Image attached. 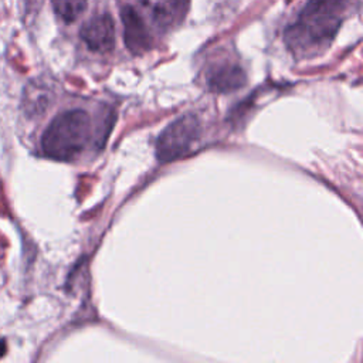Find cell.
Masks as SVG:
<instances>
[{
	"label": "cell",
	"instance_id": "cell-6",
	"mask_svg": "<svg viewBox=\"0 0 363 363\" xmlns=\"http://www.w3.org/2000/svg\"><path fill=\"white\" fill-rule=\"evenodd\" d=\"M189 0H139L142 11L147 18L162 30L169 28L183 16Z\"/></svg>",
	"mask_w": 363,
	"mask_h": 363
},
{
	"label": "cell",
	"instance_id": "cell-9",
	"mask_svg": "<svg viewBox=\"0 0 363 363\" xmlns=\"http://www.w3.org/2000/svg\"><path fill=\"white\" fill-rule=\"evenodd\" d=\"M55 14L65 23L75 21L85 10L86 0H51Z\"/></svg>",
	"mask_w": 363,
	"mask_h": 363
},
{
	"label": "cell",
	"instance_id": "cell-7",
	"mask_svg": "<svg viewBox=\"0 0 363 363\" xmlns=\"http://www.w3.org/2000/svg\"><path fill=\"white\" fill-rule=\"evenodd\" d=\"M245 72L237 64H221L214 67L208 77L207 84L216 92H231L245 84Z\"/></svg>",
	"mask_w": 363,
	"mask_h": 363
},
{
	"label": "cell",
	"instance_id": "cell-5",
	"mask_svg": "<svg viewBox=\"0 0 363 363\" xmlns=\"http://www.w3.org/2000/svg\"><path fill=\"white\" fill-rule=\"evenodd\" d=\"M123 24V40L133 54H142L150 47V35L140 14L132 7L125 6L121 10Z\"/></svg>",
	"mask_w": 363,
	"mask_h": 363
},
{
	"label": "cell",
	"instance_id": "cell-1",
	"mask_svg": "<svg viewBox=\"0 0 363 363\" xmlns=\"http://www.w3.org/2000/svg\"><path fill=\"white\" fill-rule=\"evenodd\" d=\"M347 0H308L298 21L288 28L285 38L294 54L313 55L333 40Z\"/></svg>",
	"mask_w": 363,
	"mask_h": 363
},
{
	"label": "cell",
	"instance_id": "cell-8",
	"mask_svg": "<svg viewBox=\"0 0 363 363\" xmlns=\"http://www.w3.org/2000/svg\"><path fill=\"white\" fill-rule=\"evenodd\" d=\"M51 92L50 89H47L43 85H34L31 84L30 86H27L26 89V96H24V105L27 112L33 113V115H40L41 112H44L50 104H51Z\"/></svg>",
	"mask_w": 363,
	"mask_h": 363
},
{
	"label": "cell",
	"instance_id": "cell-4",
	"mask_svg": "<svg viewBox=\"0 0 363 363\" xmlns=\"http://www.w3.org/2000/svg\"><path fill=\"white\" fill-rule=\"evenodd\" d=\"M79 35L91 51L108 52L115 44V26L109 14H99L88 20Z\"/></svg>",
	"mask_w": 363,
	"mask_h": 363
},
{
	"label": "cell",
	"instance_id": "cell-3",
	"mask_svg": "<svg viewBox=\"0 0 363 363\" xmlns=\"http://www.w3.org/2000/svg\"><path fill=\"white\" fill-rule=\"evenodd\" d=\"M200 122L196 115L186 113L170 125H167L160 133L156 145V156L160 162L174 160L187 153L193 143L199 139Z\"/></svg>",
	"mask_w": 363,
	"mask_h": 363
},
{
	"label": "cell",
	"instance_id": "cell-2",
	"mask_svg": "<svg viewBox=\"0 0 363 363\" xmlns=\"http://www.w3.org/2000/svg\"><path fill=\"white\" fill-rule=\"evenodd\" d=\"M91 119L82 109H69L57 115L41 138V149L54 160H72L88 145Z\"/></svg>",
	"mask_w": 363,
	"mask_h": 363
},
{
	"label": "cell",
	"instance_id": "cell-10",
	"mask_svg": "<svg viewBox=\"0 0 363 363\" xmlns=\"http://www.w3.org/2000/svg\"><path fill=\"white\" fill-rule=\"evenodd\" d=\"M6 353V342L0 340V357H3Z\"/></svg>",
	"mask_w": 363,
	"mask_h": 363
}]
</instances>
